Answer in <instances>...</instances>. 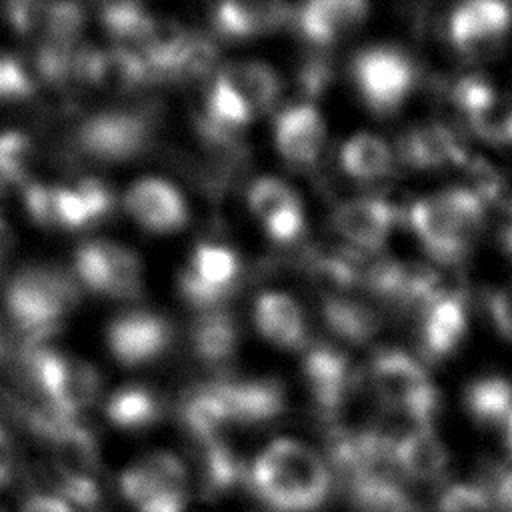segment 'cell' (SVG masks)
Returning a JSON list of instances; mask_svg holds the SVG:
<instances>
[{
    "mask_svg": "<svg viewBox=\"0 0 512 512\" xmlns=\"http://www.w3.org/2000/svg\"><path fill=\"white\" fill-rule=\"evenodd\" d=\"M14 370L36 384L64 418L86 410L100 390V374L92 364L42 346H22Z\"/></svg>",
    "mask_w": 512,
    "mask_h": 512,
    "instance_id": "obj_5",
    "label": "cell"
},
{
    "mask_svg": "<svg viewBox=\"0 0 512 512\" xmlns=\"http://www.w3.org/2000/svg\"><path fill=\"white\" fill-rule=\"evenodd\" d=\"M484 198L472 188H448L416 200L408 220L424 250L442 264L468 254L484 226Z\"/></svg>",
    "mask_w": 512,
    "mask_h": 512,
    "instance_id": "obj_4",
    "label": "cell"
},
{
    "mask_svg": "<svg viewBox=\"0 0 512 512\" xmlns=\"http://www.w3.org/2000/svg\"><path fill=\"white\" fill-rule=\"evenodd\" d=\"M162 414V404L154 392L144 386H126L106 402V418L126 430H138L156 422Z\"/></svg>",
    "mask_w": 512,
    "mask_h": 512,
    "instance_id": "obj_32",
    "label": "cell"
},
{
    "mask_svg": "<svg viewBox=\"0 0 512 512\" xmlns=\"http://www.w3.org/2000/svg\"><path fill=\"white\" fill-rule=\"evenodd\" d=\"M228 424H258L276 418L286 404L284 388L272 378L220 380L208 384Z\"/></svg>",
    "mask_w": 512,
    "mask_h": 512,
    "instance_id": "obj_14",
    "label": "cell"
},
{
    "mask_svg": "<svg viewBox=\"0 0 512 512\" xmlns=\"http://www.w3.org/2000/svg\"><path fill=\"white\" fill-rule=\"evenodd\" d=\"M322 318L328 330L348 344L372 340L382 326V318L374 306L344 294H328L322 300Z\"/></svg>",
    "mask_w": 512,
    "mask_h": 512,
    "instance_id": "obj_27",
    "label": "cell"
},
{
    "mask_svg": "<svg viewBox=\"0 0 512 512\" xmlns=\"http://www.w3.org/2000/svg\"><path fill=\"white\" fill-rule=\"evenodd\" d=\"M36 160L38 150L32 138L22 132L0 134V184L26 182Z\"/></svg>",
    "mask_w": 512,
    "mask_h": 512,
    "instance_id": "obj_34",
    "label": "cell"
},
{
    "mask_svg": "<svg viewBox=\"0 0 512 512\" xmlns=\"http://www.w3.org/2000/svg\"><path fill=\"white\" fill-rule=\"evenodd\" d=\"M292 10L282 2H222L214 8L212 26L226 38H254L282 28Z\"/></svg>",
    "mask_w": 512,
    "mask_h": 512,
    "instance_id": "obj_24",
    "label": "cell"
},
{
    "mask_svg": "<svg viewBox=\"0 0 512 512\" xmlns=\"http://www.w3.org/2000/svg\"><path fill=\"white\" fill-rule=\"evenodd\" d=\"M302 374L316 406L328 422L360 388V376L350 364V358L330 344H316L308 348L302 362Z\"/></svg>",
    "mask_w": 512,
    "mask_h": 512,
    "instance_id": "obj_11",
    "label": "cell"
},
{
    "mask_svg": "<svg viewBox=\"0 0 512 512\" xmlns=\"http://www.w3.org/2000/svg\"><path fill=\"white\" fill-rule=\"evenodd\" d=\"M6 316L24 348L40 346L80 300L76 282L60 268L28 266L18 270L2 292Z\"/></svg>",
    "mask_w": 512,
    "mask_h": 512,
    "instance_id": "obj_1",
    "label": "cell"
},
{
    "mask_svg": "<svg viewBox=\"0 0 512 512\" xmlns=\"http://www.w3.org/2000/svg\"><path fill=\"white\" fill-rule=\"evenodd\" d=\"M396 220V208L378 196L350 198L338 204L332 214L336 232L360 252L380 250Z\"/></svg>",
    "mask_w": 512,
    "mask_h": 512,
    "instance_id": "obj_16",
    "label": "cell"
},
{
    "mask_svg": "<svg viewBox=\"0 0 512 512\" xmlns=\"http://www.w3.org/2000/svg\"><path fill=\"white\" fill-rule=\"evenodd\" d=\"M488 312L498 332L512 340V282L488 296Z\"/></svg>",
    "mask_w": 512,
    "mask_h": 512,
    "instance_id": "obj_37",
    "label": "cell"
},
{
    "mask_svg": "<svg viewBox=\"0 0 512 512\" xmlns=\"http://www.w3.org/2000/svg\"><path fill=\"white\" fill-rule=\"evenodd\" d=\"M512 24V8L500 0H470L454 8L448 22L452 46L470 60L498 52Z\"/></svg>",
    "mask_w": 512,
    "mask_h": 512,
    "instance_id": "obj_10",
    "label": "cell"
},
{
    "mask_svg": "<svg viewBox=\"0 0 512 512\" xmlns=\"http://www.w3.org/2000/svg\"><path fill=\"white\" fill-rule=\"evenodd\" d=\"M466 408L480 424H500L512 414V382L502 376L472 380L464 394Z\"/></svg>",
    "mask_w": 512,
    "mask_h": 512,
    "instance_id": "obj_31",
    "label": "cell"
},
{
    "mask_svg": "<svg viewBox=\"0 0 512 512\" xmlns=\"http://www.w3.org/2000/svg\"><path fill=\"white\" fill-rule=\"evenodd\" d=\"M250 212L264 224L268 236L276 242H294L306 224L298 194L276 176L256 178L246 192Z\"/></svg>",
    "mask_w": 512,
    "mask_h": 512,
    "instance_id": "obj_13",
    "label": "cell"
},
{
    "mask_svg": "<svg viewBox=\"0 0 512 512\" xmlns=\"http://www.w3.org/2000/svg\"><path fill=\"white\" fill-rule=\"evenodd\" d=\"M24 206L28 216L46 228H60V212L56 186H46L40 182H32L24 192Z\"/></svg>",
    "mask_w": 512,
    "mask_h": 512,
    "instance_id": "obj_35",
    "label": "cell"
},
{
    "mask_svg": "<svg viewBox=\"0 0 512 512\" xmlns=\"http://www.w3.org/2000/svg\"><path fill=\"white\" fill-rule=\"evenodd\" d=\"M124 208L152 232H172L188 222V206L182 194L166 180L146 178L128 188Z\"/></svg>",
    "mask_w": 512,
    "mask_h": 512,
    "instance_id": "obj_18",
    "label": "cell"
},
{
    "mask_svg": "<svg viewBox=\"0 0 512 512\" xmlns=\"http://www.w3.org/2000/svg\"><path fill=\"white\" fill-rule=\"evenodd\" d=\"M506 440H508V446H510V450H512V414H510L508 420H506Z\"/></svg>",
    "mask_w": 512,
    "mask_h": 512,
    "instance_id": "obj_41",
    "label": "cell"
},
{
    "mask_svg": "<svg viewBox=\"0 0 512 512\" xmlns=\"http://www.w3.org/2000/svg\"><path fill=\"white\" fill-rule=\"evenodd\" d=\"M2 242H4V228H2V222H0V246H2Z\"/></svg>",
    "mask_w": 512,
    "mask_h": 512,
    "instance_id": "obj_42",
    "label": "cell"
},
{
    "mask_svg": "<svg viewBox=\"0 0 512 512\" xmlns=\"http://www.w3.org/2000/svg\"><path fill=\"white\" fill-rule=\"evenodd\" d=\"M14 464V452L8 434L0 428V486L10 478Z\"/></svg>",
    "mask_w": 512,
    "mask_h": 512,
    "instance_id": "obj_39",
    "label": "cell"
},
{
    "mask_svg": "<svg viewBox=\"0 0 512 512\" xmlns=\"http://www.w3.org/2000/svg\"><path fill=\"white\" fill-rule=\"evenodd\" d=\"M118 486L136 512H184L188 500L166 488L140 460L120 474Z\"/></svg>",
    "mask_w": 512,
    "mask_h": 512,
    "instance_id": "obj_29",
    "label": "cell"
},
{
    "mask_svg": "<svg viewBox=\"0 0 512 512\" xmlns=\"http://www.w3.org/2000/svg\"><path fill=\"white\" fill-rule=\"evenodd\" d=\"M170 322L150 312H130L118 316L106 332L112 356L124 366H140L158 358L172 342Z\"/></svg>",
    "mask_w": 512,
    "mask_h": 512,
    "instance_id": "obj_12",
    "label": "cell"
},
{
    "mask_svg": "<svg viewBox=\"0 0 512 512\" xmlns=\"http://www.w3.org/2000/svg\"><path fill=\"white\" fill-rule=\"evenodd\" d=\"M238 340L240 332L236 320L220 308L202 312L190 328L192 352L208 370H224L232 364Z\"/></svg>",
    "mask_w": 512,
    "mask_h": 512,
    "instance_id": "obj_25",
    "label": "cell"
},
{
    "mask_svg": "<svg viewBox=\"0 0 512 512\" xmlns=\"http://www.w3.org/2000/svg\"><path fill=\"white\" fill-rule=\"evenodd\" d=\"M20 512H76V508L60 496L36 494L24 502Z\"/></svg>",
    "mask_w": 512,
    "mask_h": 512,
    "instance_id": "obj_38",
    "label": "cell"
},
{
    "mask_svg": "<svg viewBox=\"0 0 512 512\" xmlns=\"http://www.w3.org/2000/svg\"><path fill=\"white\" fill-rule=\"evenodd\" d=\"M326 124L318 108L300 102L284 108L274 122V144L280 156L298 168L312 166L324 146Z\"/></svg>",
    "mask_w": 512,
    "mask_h": 512,
    "instance_id": "obj_17",
    "label": "cell"
},
{
    "mask_svg": "<svg viewBox=\"0 0 512 512\" xmlns=\"http://www.w3.org/2000/svg\"><path fill=\"white\" fill-rule=\"evenodd\" d=\"M502 242H504L506 250L512 254V208H510V218L502 230Z\"/></svg>",
    "mask_w": 512,
    "mask_h": 512,
    "instance_id": "obj_40",
    "label": "cell"
},
{
    "mask_svg": "<svg viewBox=\"0 0 512 512\" xmlns=\"http://www.w3.org/2000/svg\"><path fill=\"white\" fill-rule=\"evenodd\" d=\"M76 274L80 282L104 296L136 298L142 290V268L138 256L110 240H88L78 246Z\"/></svg>",
    "mask_w": 512,
    "mask_h": 512,
    "instance_id": "obj_8",
    "label": "cell"
},
{
    "mask_svg": "<svg viewBox=\"0 0 512 512\" xmlns=\"http://www.w3.org/2000/svg\"><path fill=\"white\" fill-rule=\"evenodd\" d=\"M492 498L482 486H452L440 498V512H488Z\"/></svg>",
    "mask_w": 512,
    "mask_h": 512,
    "instance_id": "obj_36",
    "label": "cell"
},
{
    "mask_svg": "<svg viewBox=\"0 0 512 512\" xmlns=\"http://www.w3.org/2000/svg\"><path fill=\"white\" fill-rule=\"evenodd\" d=\"M368 14L360 0H314L300 8L296 22L300 34L316 48H328L356 30Z\"/></svg>",
    "mask_w": 512,
    "mask_h": 512,
    "instance_id": "obj_20",
    "label": "cell"
},
{
    "mask_svg": "<svg viewBox=\"0 0 512 512\" xmlns=\"http://www.w3.org/2000/svg\"><path fill=\"white\" fill-rule=\"evenodd\" d=\"M238 274L240 260L232 248L202 242L196 246L190 266L180 272V294L202 312L216 310L234 290Z\"/></svg>",
    "mask_w": 512,
    "mask_h": 512,
    "instance_id": "obj_9",
    "label": "cell"
},
{
    "mask_svg": "<svg viewBox=\"0 0 512 512\" xmlns=\"http://www.w3.org/2000/svg\"><path fill=\"white\" fill-rule=\"evenodd\" d=\"M216 74L252 108L254 114L270 110L282 92L278 72L260 60L228 62Z\"/></svg>",
    "mask_w": 512,
    "mask_h": 512,
    "instance_id": "obj_26",
    "label": "cell"
},
{
    "mask_svg": "<svg viewBox=\"0 0 512 512\" xmlns=\"http://www.w3.org/2000/svg\"><path fill=\"white\" fill-rule=\"evenodd\" d=\"M394 460L408 476L432 480L444 472L448 452L430 426H414L394 442Z\"/></svg>",
    "mask_w": 512,
    "mask_h": 512,
    "instance_id": "obj_28",
    "label": "cell"
},
{
    "mask_svg": "<svg viewBox=\"0 0 512 512\" xmlns=\"http://www.w3.org/2000/svg\"><path fill=\"white\" fill-rule=\"evenodd\" d=\"M400 156L408 166L420 170L468 164L460 138L442 122H424L406 130L400 140Z\"/></svg>",
    "mask_w": 512,
    "mask_h": 512,
    "instance_id": "obj_21",
    "label": "cell"
},
{
    "mask_svg": "<svg viewBox=\"0 0 512 512\" xmlns=\"http://www.w3.org/2000/svg\"><path fill=\"white\" fill-rule=\"evenodd\" d=\"M102 24L118 40V46L138 50L148 34L152 14L144 6L134 2H112L104 4L100 12Z\"/></svg>",
    "mask_w": 512,
    "mask_h": 512,
    "instance_id": "obj_33",
    "label": "cell"
},
{
    "mask_svg": "<svg viewBox=\"0 0 512 512\" xmlns=\"http://www.w3.org/2000/svg\"><path fill=\"white\" fill-rule=\"evenodd\" d=\"M158 110L154 106L104 110L84 116L64 138L62 154L92 164H120L146 154L156 144Z\"/></svg>",
    "mask_w": 512,
    "mask_h": 512,
    "instance_id": "obj_3",
    "label": "cell"
},
{
    "mask_svg": "<svg viewBox=\"0 0 512 512\" xmlns=\"http://www.w3.org/2000/svg\"><path fill=\"white\" fill-rule=\"evenodd\" d=\"M42 440L50 446L54 482L68 480H98L100 450L90 430L64 418L56 422Z\"/></svg>",
    "mask_w": 512,
    "mask_h": 512,
    "instance_id": "obj_15",
    "label": "cell"
},
{
    "mask_svg": "<svg viewBox=\"0 0 512 512\" xmlns=\"http://www.w3.org/2000/svg\"><path fill=\"white\" fill-rule=\"evenodd\" d=\"M254 324L274 346L302 350L308 344L306 318L300 304L284 292H264L254 304Z\"/></svg>",
    "mask_w": 512,
    "mask_h": 512,
    "instance_id": "obj_23",
    "label": "cell"
},
{
    "mask_svg": "<svg viewBox=\"0 0 512 512\" xmlns=\"http://www.w3.org/2000/svg\"><path fill=\"white\" fill-rule=\"evenodd\" d=\"M254 490L274 508L300 512L320 504L330 486L324 460L306 444L280 438L268 444L250 470Z\"/></svg>",
    "mask_w": 512,
    "mask_h": 512,
    "instance_id": "obj_2",
    "label": "cell"
},
{
    "mask_svg": "<svg viewBox=\"0 0 512 512\" xmlns=\"http://www.w3.org/2000/svg\"><path fill=\"white\" fill-rule=\"evenodd\" d=\"M468 328L466 306L460 294L448 292L422 308L420 340L428 358L440 360L450 356L464 340Z\"/></svg>",
    "mask_w": 512,
    "mask_h": 512,
    "instance_id": "obj_22",
    "label": "cell"
},
{
    "mask_svg": "<svg viewBox=\"0 0 512 512\" xmlns=\"http://www.w3.org/2000/svg\"><path fill=\"white\" fill-rule=\"evenodd\" d=\"M368 378L382 408L400 412L416 426L432 424L440 394L414 356L398 348L378 350L372 356Z\"/></svg>",
    "mask_w": 512,
    "mask_h": 512,
    "instance_id": "obj_6",
    "label": "cell"
},
{
    "mask_svg": "<svg viewBox=\"0 0 512 512\" xmlns=\"http://www.w3.org/2000/svg\"><path fill=\"white\" fill-rule=\"evenodd\" d=\"M340 162L346 174L368 182L386 176L394 158L390 146L380 136L360 132L344 142L340 150Z\"/></svg>",
    "mask_w": 512,
    "mask_h": 512,
    "instance_id": "obj_30",
    "label": "cell"
},
{
    "mask_svg": "<svg viewBox=\"0 0 512 512\" xmlns=\"http://www.w3.org/2000/svg\"><path fill=\"white\" fill-rule=\"evenodd\" d=\"M350 74L360 98L378 116L396 114L418 80L414 60L396 44H372L358 50Z\"/></svg>",
    "mask_w": 512,
    "mask_h": 512,
    "instance_id": "obj_7",
    "label": "cell"
},
{
    "mask_svg": "<svg viewBox=\"0 0 512 512\" xmlns=\"http://www.w3.org/2000/svg\"><path fill=\"white\" fill-rule=\"evenodd\" d=\"M6 16L18 34L42 42H72L82 26V8L66 2H12Z\"/></svg>",
    "mask_w": 512,
    "mask_h": 512,
    "instance_id": "obj_19",
    "label": "cell"
}]
</instances>
